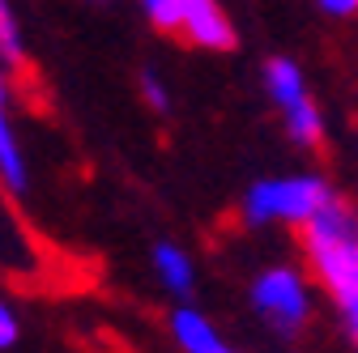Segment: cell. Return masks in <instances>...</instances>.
Here are the masks:
<instances>
[{
    "instance_id": "cell-5",
    "label": "cell",
    "mask_w": 358,
    "mask_h": 353,
    "mask_svg": "<svg viewBox=\"0 0 358 353\" xmlns=\"http://www.w3.org/2000/svg\"><path fill=\"white\" fill-rule=\"evenodd\" d=\"M137 5L154 30L184 34L192 47H205V52L235 47V22L222 9V0H137Z\"/></svg>"
},
{
    "instance_id": "cell-10",
    "label": "cell",
    "mask_w": 358,
    "mask_h": 353,
    "mask_svg": "<svg viewBox=\"0 0 358 353\" xmlns=\"http://www.w3.org/2000/svg\"><path fill=\"white\" fill-rule=\"evenodd\" d=\"M137 90H141V98H145L150 111H171V90H166V81H162L154 68H141Z\"/></svg>"
},
{
    "instance_id": "cell-6",
    "label": "cell",
    "mask_w": 358,
    "mask_h": 353,
    "mask_svg": "<svg viewBox=\"0 0 358 353\" xmlns=\"http://www.w3.org/2000/svg\"><path fill=\"white\" fill-rule=\"evenodd\" d=\"M150 269H154V281H158L171 298H179V306L192 298V290H196V264H192V255L179 247V243L158 239V243L150 247Z\"/></svg>"
},
{
    "instance_id": "cell-1",
    "label": "cell",
    "mask_w": 358,
    "mask_h": 353,
    "mask_svg": "<svg viewBox=\"0 0 358 353\" xmlns=\"http://www.w3.org/2000/svg\"><path fill=\"white\" fill-rule=\"evenodd\" d=\"M303 234L307 269L337 306V320L358 349V213L337 196Z\"/></svg>"
},
{
    "instance_id": "cell-4",
    "label": "cell",
    "mask_w": 358,
    "mask_h": 353,
    "mask_svg": "<svg viewBox=\"0 0 358 353\" xmlns=\"http://www.w3.org/2000/svg\"><path fill=\"white\" fill-rule=\"evenodd\" d=\"M248 302L273 332L294 336L311 320V281L294 264H268V269H260L252 277Z\"/></svg>"
},
{
    "instance_id": "cell-8",
    "label": "cell",
    "mask_w": 358,
    "mask_h": 353,
    "mask_svg": "<svg viewBox=\"0 0 358 353\" xmlns=\"http://www.w3.org/2000/svg\"><path fill=\"white\" fill-rule=\"evenodd\" d=\"M171 336H175V345L184 353H239L227 336L213 328V320L205 311H196V306H188V302L171 311Z\"/></svg>"
},
{
    "instance_id": "cell-2",
    "label": "cell",
    "mask_w": 358,
    "mask_h": 353,
    "mask_svg": "<svg viewBox=\"0 0 358 353\" xmlns=\"http://www.w3.org/2000/svg\"><path fill=\"white\" fill-rule=\"evenodd\" d=\"M337 200L333 183L316 170H294V174H264L252 179L239 196V217L243 226L264 230V226H294L307 230L316 217Z\"/></svg>"
},
{
    "instance_id": "cell-9",
    "label": "cell",
    "mask_w": 358,
    "mask_h": 353,
    "mask_svg": "<svg viewBox=\"0 0 358 353\" xmlns=\"http://www.w3.org/2000/svg\"><path fill=\"white\" fill-rule=\"evenodd\" d=\"M26 60V38H22V22L13 13L9 0H0V64L17 68Z\"/></svg>"
},
{
    "instance_id": "cell-12",
    "label": "cell",
    "mask_w": 358,
    "mask_h": 353,
    "mask_svg": "<svg viewBox=\"0 0 358 353\" xmlns=\"http://www.w3.org/2000/svg\"><path fill=\"white\" fill-rule=\"evenodd\" d=\"M324 17H358V0H316Z\"/></svg>"
},
{
    "instance_id": "cell-3",
    "label": "cell",
    "mask_w": 358,
    "mask_h": 353,
    "mask_svg": "<svg viewBox=\"0 0 358 353\" xmlns=\"http://www.w3.org/2000/svg\"><path fill=\"white\" fill-rule=\"evenodd\" d=\"M260 81H264V94L282 111V123L290 132V141L303 149H316L324 141V115L316 107L307 90V73L299 68V60L290 56H268L260 64Z\"/></svg>"
},
{
    "instance_id": "cell-11",
    "label": "cell",
    "mask_w": 358,
    "mask_h": 353,
    "mask_svg": "<svg viewBox=\"0 0 358 353\" xmlns=\"http://www.w3.org/2000/svg\"><path fill=\"white\" fill-rule=\"evenodd\" d=\"M17 336H22V324H17V311L0 298V353L5 349H13L17 345Z\"/></svg>"
},
{
    "instance_id": "cell-7",
    "label": "cell",
    "mask_w": 358,
    "mask_h": 353,
    "mask_svg": "<svg viewBox=\"0 0 358 353\" xmlns=\"http://www.w3.org/2000/svg\"><path fill=\"white\" fill-rule=\"evenodd\" d=\"M0 188L22 196L30 188V162H26V149L13 132V119H9V81L0 73Z\"/></svg>"
}]
</instances>
